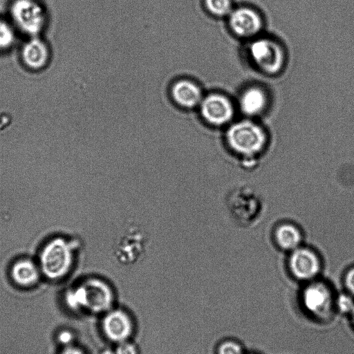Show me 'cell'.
Wrapping results in <instances>:
<instances>
[{"instance_id":"3957f363","label":"cell","mask_w":354,"mask_h":354,"mask_svg":"<svg viewBox=\"0 0 354 354\" xmlns=\"http://www.w3.org/2000/svg\"><path fill=\"white\" fill-rule=\"evenodd\" d=\"M226 140L236 152L245 156L261 151L266 142V134L257 123L243 120L231 124L226 132Z\"/></svg>"},{"instance_id":"4fadbf2b","label":"cell","mask_w":354,"mask_h":354,"mask_svg":"<svg viewBox=\"0 0 354 354\" xmlns=\"http://www.w3.org/2000/svg\"><path fill=\"white\" fill-rule=\"evenodd\" d=\"M103 329L108 338L120 343L125 341L130 335L132 324L125 313L121 310H113L105 316Z\"/></svg>"},{"instance_id":"ac0fdd59","label":"cell","mask_w":354,"mask_h":354,"mask_svg":"<svg viewBox=\"0 0 354 354\" xmlns=\"http://www.w3.org/2000/svg\"><path fill=\"white\" fill-rule=\"evenodd\" d=\"M335 308L342 313H351L354 310V301L347 294H340L335 297Z\"/></svg>"},{"instance_id":"ba28073f","label":"cell","mask_w":354,"mask_h":354,"mask_svg":"<svg viewBox=\"0 0 354 354\" xmlns=\"http://www.w3.org/2000/svg\"><path fill=\"white\" fill-rule=\"evenodd\" d=\"M227 17L230 28L241 38H256L263 26L261 15L248 6L234 8Z\"/></svg>"},{"instance_id":"6da1fadb","label":"cell","mask_w":354,"mask_h":354,"mask_svg":"<svg viewBox=\"0 0 354 354\" xmlns=\"http://www.w3.org/2000/svg\"><path fill=\"white\" fill-rule=\"evenodd\" d=\"M66 299L68 305L73 309L84 308L100 313L106 311L111 306L113 292L104 281L91 278L69 291Z\"/></svg>"},{"instance_id":"7c38bea8","label":"cell","mask_w":354,"mask_h":354,"mask_svg":"<svg viewBox=\"0 0 354 354\" xmlns=\"http://www.w3.org/2000/svg\"><path fill=\"white\" fill-rule=\"evenodd\" d=\"M21 55L28 68L41 70L48 64L50 52L46 43L36 36L32 37L24 44Z\"/></svg>"},{"instance_id":"9c48e42d","label":"cell","mask_w":354,"mask_h":354,"mask_svg":"<svg viewBox=\"0 0 354 354\" xmlns=\"http://www.w3.org/2000/svg\"><path fill=\"white\" fill-rule=\"evenodd\" d=\"M169 95L173 102L184 110L198 107L204 97L200 84L187 77L175 80L170 86Z\"/></svg>"},{"instance_id":"d6986e66","label":"cell","mask_w":354,"mask_h":354,"mask_svg":"<svg viewBox=\"0 0 354 354\" xmlns=\"http://www.w3.org/2000/svg\"><path fill=\"white\" fill-rule=\"evenodd\" d=\"M217 354H245L241 344L233 339L225 340L220 344Z\"/></svg>"},{"instance_id":"8992f818","label":"cell","mask_w":354,"mask_h":354,"mask_svg":"<svg viewBox=\"0 0 354 354\" xmlns=\"http://www.w3.org/2000/svg\"><path fill=\"white\" fill-rule=\"evenodd\" d=\"M10 12L15 25L29 36H37L45 26V11L36 0H14Z\"/></svg>"},{"instance_id":"603a6c76","label":"cell","mask_w":354,"mask_h":354,"mask_svg":"<svg viewBox=\"0 0 354 354\" xmlns=\"http://www.w3.org/2000/svg\"><path fill=\"white\" fill-rule=\"evenodd\" d=\"M62 354H84L83 352L75 347H68L65 348Z\"/></svg>"},{"instance_id":"30bf717a","label":"cell","mask_w":354,"mask_h":354,"mask_svg":"<svg viewBox=\"0 0 354 354\" xmlns=\"http://www.w3.org/2000/svg\"><path fill=\"white\" fill-rule=\"evenodd\" d=\"M289 267L293 276L301 281H311L318 274L319 261L316 254L308 249L297 248L293 250Z\"/></svg>"},{"instance_id":"44dd1931","label":"cell","mask_w":354,"mask_h":354,"mask_svg":"<svg viewBox=\"0 0 354 354\" xmlns=\"http://www.w3.org/2000/svg\"><path fill=\"white\" fill-rule=\"evenodd\" d=\"M344 284L349 293L354 296V268L346 272L344 277Z\"/></svg>"},{"instance_id":"5b68a950","label":"cell","mask_w":354,"mask_h":354,"mask_svg":"<svg viewBox=\"0 0 354 354\" xmlns=\"http://www.w3.org/2000/svg\"><path fill=\"white\" fill-rule=\"evenodd\" d=\"M335 301L331 288L322 281H310L301 295V305L306 312L320 321H327L333 316Z\"/></svg>"},{"instance_id":"7402d4cb","label":"cell","mask_w":354,"mask_h":354,"mask_svg":"<svg viewBox=\"0 0 354 354\" xmlns=\"http://www.w3.org/2000/svg\"><path fill=\"white\" fill-rule=\"evenodd\" d=\"M59 340L61 343L67 344L72 340V335L68 331H63L59 335Z\"/></svg>"},{"instance_id":"277c9868","label":"cell","mask_w":354,"mask_h":354,"mask_svg":"<svg viewBox=\"0 0 354 354\" xmlns=\"http://www.w3.org/2000/svg\"><path fill=\"white\" fill-rule=\"evenodd\" d=\"M249 56L257 68L266 75L278 74L284 67L286 55L278 41L257 37L248 47Z\"/></svg>"},{"instance_id":"7a4b0ae2","label":"cell","mask_w":354,"mask_h":354,"mask_svg":"<svg viewBox=\"0 0 354 354\" xmlns=\"http://www.w3.org/2000/svg\"><path fill=\"white\" fill-rule=\"evenodd\" d=\"M74 258V244L62 237L55 238L48 242L41 251L40 270L49 279H59L68 272Z\"/></svg>"},{"instance_id":"ffe728a7","label":"cell","mask_w":354,"mask_h":354,"mask_svg":"<svg viewBox=\"0 0 354 354\" xmlns=\"http://www.w3.org/2000/svg\"><path fill=\"white\" fill-rule=\"evenodd\" d=\"M115 354H137V351L133 344L124 341L119 343Z\"/></svg>"},{"instance_id":"e0dca14e","label":"cell","mask_w":354,"mask_h":354,"mask_svg":"<svg viewBox=\"0 0 354 354\" xmlns=\"http://www.w3.org/2000/svg\"><path fill=\"white\" fill-rule=\"evenodd\" d=\"M15 32L12 26L0 17V50H6L15 41Z\"/></svg>"},{"instance_id":"52a82bcc","label":"cell","mask_w":354,"mask_h":354,"mask_svg":"<svg viewBox=\"0 0 354 354\" xmlns=\"http://www.w3.org/2000/svg\"><path fill=\"white\" fill-rule=\"evenodd\" d=\"M198 108L201 118L212 127L230 123L234 115L232 101L221 93L213 92L204 95Z\"/></svg>"},{"instance_id":"2e32d148","label":"cell","mask_w":354,"mask_h":354,"mask_svg":"<svg viewBox=\"0 0 354 354\" xmlns=\"http://www.w3.org/2000/svg\"><path fill=\"white\" fill-rule=\"evenodd\" d=\"M205 8L212 16L228 17L233 10L232 0H203Z\"/></svg>"},{"instance_id":"cb8c5ba5","label":"cell","mask_w":354,"mask_h":354,"mask_svg":"<svg viewBox=\"0 0 354 354\" xmlns=\"http://www.w3.org/2000/svg\"><path fill=\"white\" fill-rule=\"evenodd\" d=\"M351 315H352L353 322V324H354V310L351 313Z\"/></svg>"},{"instance_id":"9a60e30c","label":"cell","mask_w":354,"mask_h":354,"mask_svg":"<svg viewBox=\"0 0 354 354\" xmlns=\"http://www.w3.org/2000/svg\"><path fill=\"white\" fill-rule=\"evenodd\" d=\"M275 237L281 248L292 251L298 248L301 239L299 230L290 224L280 225L276 230Z\"/></svg>"},{"instance_id":"8fae6325","label":"cell","mask_w":354,"mask_h":354,"mask_svg":"<svg viewBox=\"0 0 354 354\" xmlns=\"http://www.w3.org/2000/svg\"><path fill=\"white\" fill-rule=\"evenodd\" d=\"M268 97L266 91L260 86H251L240 94L239 106L241 111L249 117L263 113L268 107Z\"/></svg>"},{"instance_id":"5bb4252c","label":"cell","mask_w":354,"mask_h":354,"mask_svg":"<svg viewBox=\"0 0 354 354\" xmlns=\"http://www.w3.org/2000/svg\"><path fill=\"white\" fill-rule=\"evenodd\" d=\"M13 280L21 286H28L35 283L39 276L37 266L29 259H20L11 268Z\"/></svg>"}]
</instances>
